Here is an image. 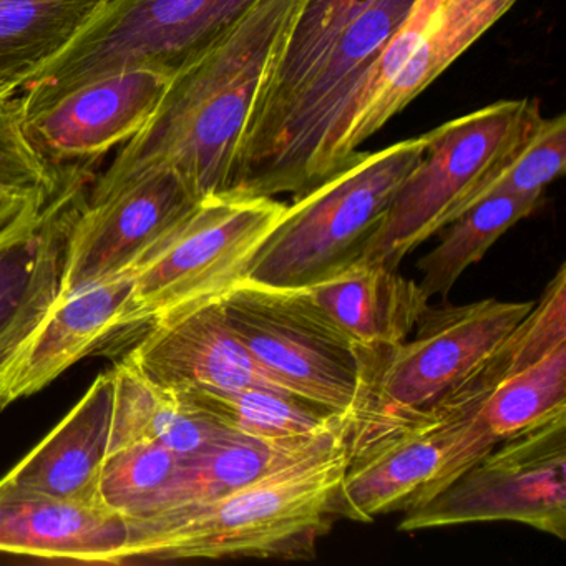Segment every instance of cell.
Returning a JSON list of instances; mask_svg holds the SVG:
<instances>
[{
  "label": "cell",
  "instance_id": "1",
  "mask_svg": "<svg viewBox=\"0 0 566 566\" xmlns=\"http://www.w3.org/2000/svg\"><path fill=\"white\" fill-rule=\"evenodd\" d=\"M303 0H258L227 32L185 61L145 127L122 145L91 197L145 171L170 168L195 197L227 193L261 94Z\"/></svg>",
  "mask_w": 566,
  "mask_h": 566
},
{
  "label": "cell",
  "instance_id": "2",
  "mask_svg": "<svg viewBox=\"0 0 566 566\" xmlns=\"http://www.w3.org/2000/svg\"><path fill=\"white\" fill-rule=\"evenodd\" d=\"M350 422L303 455L207 502L128 520L122 565L223 558H311L337 518Z\"/></svg>",
  "mask_w": 566,
  "mask_h": 566
},
{
  "label": "cell",
  "instance_id": "3",
  "mask_svg": "<svg viewBox=\"0 0 566 566\" xmlns=\"http://www.w3.org/2000/svg\"><path fill=\"white\" fill-rule=\"evenodd\" d=\"M430 132L349 161L287 205L248 271L247 280L306 287L359 256L410 171Z\"/></svg>",
  "mask_w": 566,
  "mask_h": 566
},
{
  "label": "cell",
  "instance_id": "4",
  "mask_svg": "<svg viewBox=\"0 0 566 566\" xmlns=\"http://www.w3.org/2000/svg\"><path fill=\"white\" fill-rule=\"evenodd\" d=\"M286 203L227 191L208 195L171 224L134 266V287L115 334L221 300L247 280Z\"/></svg>",
  "mask_w": 566,
  "mask_h": 566
},
{
  "label": "cell",
  "instance_id": "5",
  "mask_svg": "<svg viewBox=\"0 0 566 566\" xmlns=\"http://www.w3.org/2000/svg\"><path fill=\"white\" fill-rule=\"evenodd\" d=\"M533 304L499 300L463 306L429 304L412 339L366 354L363 394L350 419V452L432 409L518 326Z\"/></svg>",
  "mask_w": 566,
  "mask_h": 566
},
{
  "label": "cell",
  "instance_id": "6",
  "mask_svg": "<svg viewBox=\"0 0 566 566\" xmlns=\"http://www.w3.org/2000/svg\"><path fill=\"white\" fill-rule=\"evenodd\" d=\"M258 0H104L74 38L42 62L19 95L25 118L69 92L135 67L174 74L237 24Z\"/></svg>",
  "mask_w": 566,
  "mask_h": 566
},
{
  "label": "cell",
  "instance_id": "7",
  "mask_svg": "<svg viewBox=\"0 0 566 566\" xmlns=\"http://www.w3.org/2000/svg\"><path fill=\"white\" fill-rule=\"evenodd\" d=\"M516 2L413 0L331 125L307 168L304 190L344 167L364 142L409 107Z\"/></svg>",
  "mask_w": 566,
  "mask_h": 566
},
{
  "label": "cell",
  "instance_id": "8",
  "mask_svg": "<svg viewBox=\"0 0 566 566\" xmlns=\"http://www.w3.org/2000/svg\"><path fill=\"white\" fill-rule=\"evenodd\" d=\"M221 304L238 339L284 389L353 419L363 394V353L304 287L243 280Z\"/></svg>",
  "mask_w": 566,
  "mask_h": 566
},
{
  "label": "cell",
  "instance_id": "9",
  "mask_svg": "<svg viewBox=\"0 0 566 566\" xmlns=\"http://www.w3.org/2000/svg\"><path fill=\"white\" fill-rule=\"evenodd\" d=\"M413 0H379L344 31L258 137L244 145L230 191L276 198L303 191L331 125Z\"/></svg>",
  "mask_w": 566,
  "mask_h": 566
},
{
  "label": "cell",
  "instance_id": "10",
  "mask_svg": "<svg viewBox=\"0 0 566 566\" xmlns=\"http://www.w3.org/2000/svg\"><path fill=\"white\" fill-rule=\"evenodd\" d=\"M483 522L566 539V410L500 440L432 499L403 510L399 530Z\"/></svg>",
  "mask_w": 566,
  "mask_h": 566
},
{
  "label": "cell",
  "instance_id": "11",
  "mask_svg": "<svg viewBox=\"0 0 566 566\" xmlns=\"http://www.w3.org/2000/svg\"><path fill=\"white\" fill-rule=\"evenodd\" d=\"M536 112L535 98L502 101L433 128L426 154L394 195L357 258L399 270L410 251L447 227L457 205Z\"/></svg>",
  "mask_w": 566,
  "mask_h": 566
},
{
  "label": "cell",
  "instance_id": "12",
  "mask_svg": "<svg viewBox=\"0 0 566 566\" xmlns=\"http://www.w3.org/2000/svg\"><path fill=\"white\" fill-rule=\"evenodd\" d=\"M198 200L174 170L154 168L82 201L69 228L57 301L134 268Z\"/></svg>",
  "mask_w": 566,
  "mask_h": 566
},
{
  "label": "cell",
  "instance_id": "13",
  "mask_svg": "<svg viewBox=\"0 0 566 566\" xmlns=\"http://www.w3.org/2000/svg\"><path fill=\"white\" fill-rule=\"evenodd\" d=\"M170 74L127 69L88 82L25 118L29 134L54 164L95 160L127 144L157 111Z\"/></svg>",
  "mask_w": 566,
  "mask_h": 566
},
{
  "label": "cell",
  "instance_id": "14",
  "mask_svg": "<svg viewBox=\"0 0 566 566\" xmlns=\"http://www.w3.org/2000/svg\"><path fill=\"white\" fill-rule=\"evenodd\" d=\"M125 359L148 380L171 392L195 387H266L291 394L238 339L221 300L150 324Z\"/></svg>",
  "mask_w": 566,
  "mask_h": 566
},
{
  "label": "cell",
  "instance_id": "15",
  "mask_svg": "<svg viewBox=\"0 0 566 566\" xmlns=\"http://www.w3.org/2000/svg\"><path fill=\"white\" fill-rule=\"evenodd\" d=\"M134 287V268L55 301L18 353L0 367V409L51 386L115 334Z\"/></svg>",
  "mask_w": 566,
  "mask_h": 566
},
{
  "label": "cell",
  "instance_id": "16",
  "mask_svg": "<svg viewBox=\"0 0 566 566\" xmlns=\"http://www.w3.org/2000/svg\"><path fill=\"white\" fill-rule=\"evenodd\" d=\"M467 416H427L350 452L336 496L337 518L373 522L403 512L439 472Z\"/></svg>",
  "mask_w": 566,
  "mask_h": 566
},
{
  "label": "cell",
  "instance_id": "17",
  "mask_svg": "<svg viewBox=\"0 0 566 566\" xmlns=\"http://www.w3.org/2000/svg\"><path fill=\"white\" fill-rule=\"evenodd\" d=\"M128 520L107 505L24 492L0 482V553L122 565Z\"/></svg>",
  "mask_w": 566,
  "mask_h": 566
},
{
  "label": "cell",
  "instance_id": "18",
  "mask_svg": "<svg viewBox=\"0 0 566 566\" xmlns=\"http://www.w3.org/2000/svg\"><path fill=\"white\" fill-rule=\"evenodd\" d=\"M114 397L111 369L0 482L24 492L105 505L101 483L111 447Z\"/></svg>",
  "mask_w": 566,
  "mask_h": 566
},
{
  "label": "cell",
  "instance_id": "19",
  "mask_svg": "<svg viewBox=\"0 0 566 566\" xmlns=\"http://www.w3.org/2000/svg\"><path fill=\"white\" fill-rule=\"evenodd\" d=\"M304 290L364 354L399 346L430 304L416 281L364 258L337 268Z\"/></svg>",
  "mask_w": 566,
  "mask_h": 566
},
{
  "label": "cell",
  "instance_id": "20",
  "mask_svg": "<svg viewBox=\"0 0 566 566\" xmlns=\"http://www.w3.org/2000/svg\"><path fill=\"white\" fill-rule=\"evenodd\" d=\"M81 203L78 188L38 230L0 247V367L57 301L69 228Z\"/></svg>",
  "mask_w": 566,
  "mask_h": 566
},
{
  "label": "cell",
  "instance_id": "21",
  "mask_svg": "<svg viewBox=\"0 0 566 566\" xmlns=\"http://www.w3.org/2000/svg\"><path fill=\"white\" fill-rule=\"evenodd\" d=\"M112 373L115 397L108 455L135 443L158 442L188 457L231 432L148 380L125 357Z\"/></svg>",
  "mask_w": 566,
  "mask_h": 566
},
{
  "label": "cell",
  "instance_id": "22",
  "mask_svg": "<svg viewBox=\"0 0 566 566\" xmlns=\"http://www.w3.org/2000/svg\"><path fill=\"white\" fill-rule=\"evenodd\" d=\"M339 429L314 439L297 440H264L238 432L227 433L207 449L181 457L177 473L154 513L227 495L303 455Z\"/></svg>",
  "mask_w": 566,
  "mask_h": 566
},
{
  "label": "cell",
  "instance_id": "23",
  "mask_svg": "<svg viewBox=\"0 0 566 566\" xmlns=\"http://www.w3.org/2000/svg\"><path fill=\"white\" fill-rule=\"evenodd\" d=\"M175 394L185 406L210 417L224 429L256 439H314L339 429L350 419L266 387H195Z\"/></svg>",
  "mask_w": 566,
  "mask_h": 566
},
{
  "label": "cell",
  "instance_id": "24",
  "mask_svg": "<svg viewBox=\"0 0 566 566\" xmlns=\"http://www.w3.org/2000/svg\"><path fill=\"white\" fill-rule=\"evenodd\" d=\"M377 2L379 0H303L301 2L280 59L258 102L241 150L266 128L274 115L281 111L284 102L296 91L303 78L316 67L317 62L333 48L334 42L344 34V31Z\"/></svg>",
  "mask_w": 566,
  "mask_h": 566
},
{
  "label": "cell",
  "instance_id": "25",
  "mask_svg": "<svg viewBox=\"0 0 566 566\" xmlns=\"http://www.w3.org/2000/svg\"><path fill=\"white\" fill-rule=\"evenodd\" d=\"M104 0H0V75L25 78L64 48Z\"/></svg>",
  "mask_w": 566,
  "mask_h": 566
},
{
  "label": "cell",
  "instance_id": "26",
  "mask_svg": "<svg viewBox=\"0 0 566 566\" xmlns=\"http://www.w3.org/2000/svg\"><path fill=\"white\" fill-rule=\"evenodd\" d=\"M542 197L502 195L480 201L463 211L452 223L442 241L417 264L422 273L419 287L427 300L446 297L467 268L479 263L496 240L523 218L530 217ZM446 227V228H447Z\"/></svg>",
  "mask_w": 566,
  "mask_h": 566
},
{
  "label": "cell",
  "instance_id": "27",
  "mask_svg": "<svg viewBox=\"0 0 566 566\" xmlns=\"http://www.w3.org/2000/svg\"><path fill=\"white\" fill-rule=\"evenodd\" d=\"M566 167V115L543 117L536 112L513 144L482 180L457 205L447 224L490 197H543V191Z\"/></svg>",
  "mask_w": 566,
  "mask_h": 566
},
{
  "label": "cell",
  "instance_id": "28",
  "mask_svg": "<svg viewBox=\"0 0 566 566\" xmlns=\"http://www.w3.org/2000/svg\"><path fill=\"white\" fill-rule=\"evenodd\" d=\"M69 168L54 164L35 144L25 125L19 92L0 94V203L24 198L54 200L72 185Z\"/></svg>",
  "mask_w": 566,
  "mask_h": 566
},
{
  "label": "cell",
  "instance_id": "29",
  "mask_svg": "<svg viewBox=\"0 0 566 566\" xmlns=\"http://www.w3.org/2000/svg\"><path fill=\"white\" fill-rule=\"evenodd\" d=\"M180 460L178 453L158 442L135 443L112 453L102 472V500L125 518L151 515Z\"/></svg>",
  "mask_w": 566,
  "mask_h": 566
},
{
  "label": "cell",
  "instance_id": "30",
  "mask_svg": "<svg viewBox=\"0 0 566 566\" xmlns=\"http://www.w3.org/2000/svg\"><path fill=\"white\" fill-rule=\"evenodd\" d=\"M82 187L81 181L72 185L61 197L54 200H42V198H24V200H12L8 203H0V247L25 237L38 230L49 214L75 190Z\"/></svg>",
  "mask_w": 566,
  "mask_h": 566
},
{
  "label": "cell",
  "instance_id": "31",
  "mask_svg": "<svg viewBox=\"0 0 566 566\" xmlns=\"http://www.w3.org/2000/svg\"><path fill=\"white\" fill-rule=\"evenodd\" d=\"M4 92H19V84L0 75V94H4Z\"/></svg>",
  "mask_w": 566,
  "mask_h": 566
}]
</instances>
